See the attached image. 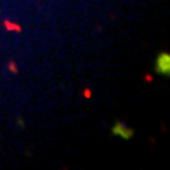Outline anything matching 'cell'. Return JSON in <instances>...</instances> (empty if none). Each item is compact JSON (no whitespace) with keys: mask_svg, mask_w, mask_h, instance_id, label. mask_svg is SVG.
I'll use <instances>...</instances> for the list:
<instances>
[{"mask_svg":"<svg viewBox=\"0 0 170 170\" xmlns=\"http://www.w3.org/2000/svg\"><path fill=\"white\" fill-rule=\"evenodd\" d=\"M156 72L160 75H169L170 74V55L169 53H160L156 58V65H155Z\"/></svg>","mask_w":170,"mask_h":170,"instance_id":"cell-1","label":"cell"},{"mask_svg":"<svg viewBox=\"0 0 170 170\" xmlns=\"http://www.w3.org/2000/svg\"><path fill=\"white\" fill-rule=\"evenodd\" d=\"M112 133L116 135V136L124 137V139H130V137L133 136V129H129V128L125 124H122V122H116L112 128Z\"/></svg>","mask_w":170,"mask_h":170,"instance_id":"cell-2","label":"cell"}]
</instances>
